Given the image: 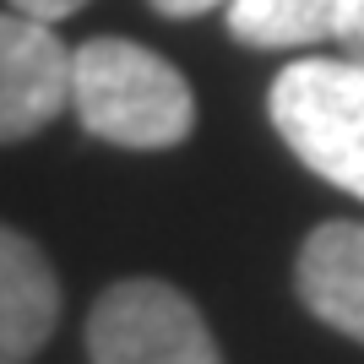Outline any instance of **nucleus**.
Listing matches in <instances>:
<instances>
[{
	"mask_svg": "<svg viewBox=\"0 0 364 364\" xmlns=\"http://www.w3.org/2000/svg\"><path fill=\"white\" fill-rule=\"evenodd\" d=\"M71 109V49L49 22L0 11V141H28Z\"/></svg>",
	"mask_w": 364,
	"mask_h": 364,
	"instance_id": "20e7f679",
	"label": "nucleus"
},
{
	"mask_svg": "<svg viewBox=\"0 0 364 364\" xmlns=\"http://www.w3.org/2000/svg\"><path fill=\"white\" fill-rule=\"evenodd\" d=\"M272 131L310 174L364 201V65L337 55H304L283 65L267 92Z\"/></svg>",
	"mask_w": 364,
	"mask_h": 364,
	"instance_id": "f03ea898",
	"label": "nucleus"
},
{
	"mask_svg": "<svg viewBox=\"0 0 364 364\" xmlns=\"http://www.w3.org/2000/svg\"><path fill=\"white\" fill-rule=\"evenodd\" d=\"M16 11H28V16H38V22H65V16H76L87 0H11Z\"/></svg>",
	"mask_w": 364,
	"mask_h": 364,
	"instance_id": "1a4fd4ad",
	"label": "nucleus"
},
{
	"mask_svg": "<svg viewBox=\"0 0 364 364\" xmlns=\"http://www.w3.org/2000/svg\"><path fill=\"white\" fill-rule=\"evenodd\" d=\"M294 289L316 321L364 343V223L359 218H332L299 245Z\"/></svg>",
	"mask_w": 364,
	"mask_h": 364,
	"instance_id": "39448f33",
	"label": "nucleus"
},
{
	"mask_svg": "<svg viewBox=\"0 0 364 364\" xmlns=\"http://www.w3.org/2000/svg\"><path fill=\"white\" fill-rule=\"evenodd\" d=\"M158 16H168V22H191V16H207V11H218V6H234V0H147Z\"/></svg>",
	"mask_w": 364,
	"mask_h": 364,
	"instance_id": "6e6552de",
	"label": "nucleus"
},
{
	"mask_svg": "<svg viewBox=\"0 0 364 364\" xmlns=\"http://www.w3.org/2000/svg\"><path fill=\"white\" fill-rule=\"evenodd\" d=\"M92 364H223L191 294L158 277H120L87 310Z\"/></svg>",
	"mask_w": 364,
	"mask_h": 364,
	"instance_id": "7ed1b4c3",
	"label": "nucleus"
},
{
	"mask_svg": "<svg viewBox=\"0 0 364 364\" xmlns=\"http://www.w3.org/2000/svg\"><path fill=\"white\" fill-rule=\"evenodd\" d=\"M71 114L109 147L164 152L196 131V92L158 49L131 38H87L71 49Z\"/></svg>",
	"mask_w": 364,
	"mask_h": 364,
	"instance_id": "f257e3e1",
	"label": "nucleus"
},
{
	"mask_svg": "<svg viewBox=\"0 0 364 364\" xmlns=\"http://www.w3.org/2000/svg\"><path fill=\"white\" fill-rule=\"evenodd\" d=\"M364 0H234L228 38L245 49H304L343 38Z\"/></svg>",
	"mask_w": 364,
	"mask_h": 364,
	"instance_id": "0eeeda50",
	"label": "nucleus"
},
{
	"mask_svg": "<svg viewBox=\"0 0 364 364\" xmlns=\"http://www.w3.org/2000/svg\"><path fill=\"white\" fill-rule=\"evenodd\" d=\"M60 283L28 234L0 223V364H28L55 337Z\"/></svg>",
	"mask_w": 364,
	"mask_h": 364,
	"instance_id": "423d86ee",
	"label": "nucleus"
},
{
	"mask_svg": "<svg viewBox=\"0 0 364 364\" xmlns=\"http://www.w3.org/2000/svg\"><path fill=\"white\" fill-rule=\"evenodd\" d=\"M337 44H343V55H348V60H359V65H364V6H359V16L348 22V33H343Z\"/></svg>",
	"mask_w": 364,
	"mask_h": 364,
	"instance_id": "9d476101",
	"label": "nucleus"
}]
</instances>
